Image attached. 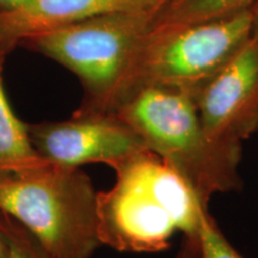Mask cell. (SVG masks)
I'll use <instances>...</instances> for the list:
<instances>
[{
	"mask_svg": "<svg viewBox=\"0 0 258 258\" xmlns=\"http://www.w3.org/2000/svg\"><path fill=\"white\" fill-rule=\"evenodd\" d=\"M112 169L115 185L97 195L102 245L152 253L169 249L177 232L196 237L200 213L207 206L159 156L143 150Z\"/></svg>",
	"mask_w": 258,
	"mask_h": 258,
	"instance_id": "obj_1",
	"label": "cell"
},
{
	"mask_svg": "<svg viewBox=\"0 0 258 258\" xmlns=\"http://www.w3.org/2000/svg\"><path fill=\"white\" fill-rule=\"evenodd\" d=\"M114 112L182 177L199 201L207 206L214 194L239 191L241 150L217 143L206 133L195 98L163 85L139 88Z\"/></svg>",
	"mask_w": 258,
	"mask_h": 258,
	"instance_id": "obj_2",
	"label": "cell"
},
{
	"mask_svg": "<svg viewBox=\"0 0 258 258\" xmlns=\"http://www.w3.org/2000/svg\"><path fill=\"white\" fill-rule=\"evenodd\" d=\"M97 195L79 167L43 159L0 171V211L21 222L54 258H90L102 246Z\"/></svg>",
	"mask_w": 258,
	"mask_h": 258,
	"instance_id": "obj_3",
	"label": "cell"
},
{
	"mask_svg": "<svg viewBox=\"0 0 258 258\" xmlns=\"http://www.w3.org/2000/svg\"><path fill=\"white\" fill-rule=\"evenodd\" d=\"M163 3L96 16L34 35L21 44L78 77L84 99L77 112H110Z\"/></svg>",
	"mask_w": 258,
	"mask_h": 258,
	"instance_id": "obj_4",
	"label": "cell"
},
{
	"mask_svg": "<svg viewBox=\"0 0 258 258\" xmlns=\"http://www.w3.org/2000/svg\"><path fill=\"white\" fill-rule=\"evenodd\" d=\"M253 6L239 14L189 24H153L137 51L110 112L139 88L163 85L195 98L252 35Z\"/></svg>",
	"mask_w": 258,
	"mask_h": 258,
	"instance_id": "obj_5",
	"label": "cell"
},
{
	"mask_svg": "<svg viewBox=\"0 0 258 258\" xmlns=\"http://www.w3.org/2000/svg\"><path fill=\"white\" fill-rule=\"evenodd\" d=\"M38 156L63 166L104 163L114 167L147 150L139 135L114 112H74L71 120L27 124Z\"/></svg>",
	"mask_w": 258,
	"mask_h": 258,
	"instance_id": "obj_6",
	"label": "cell"
},
{
	"mask_svg": "<svg viewBox=\"0 0 258 258\" xmlns=\"http://www.w3.org/2000/svg\"><path fill=\"white\" fill-rule=\"evenodd\" d=\"M195 102L209 138L241 150L258 129V41L253 35L205 84Z\"/></svg>",
	"mask_w": 258,
	"mask_h": 258,
	"instance_id": "obj_7",
	"label": "cell"
},
{
	"mask_svg": "<svg viewBox=\"0 0 258 258\" xmlns=\"http://www.w3.org/2000/svg\"><path fill=\"white\" fill-rule=\"evenodd\" d=\"M165 0H31L14 11L0 12V54L28 37L96 16L160 4Z\"/></svg>",
	"mask_w": 258,
	"mask_h": 258,
	"instance_id": "obj_8",
	"label": "cell"
},
{
	"mask_svg": "<svg viewBox=\"0 0 258 258\" xmlns=\"http://www.w3.org/2000/svg\"><path fill=\"white\" fill-rule=\"evenodd\" d=\"M5 56L0 54V171L22 169L43 160L31 146L27 124L16 117L5 96L2 78Z\"/></svg>",
	"mask_w": 258,
	"mask_h": 258,
	"instance_id": "obj_9",
	"label": "cell"
},
{
	"mask_svg": "<svg viewBox=\"0 0 258 258\" xmlns=\"http://www.w3.org/2000/svg\"><path fill=\"white\" fill-rule=\"evenodd\" d=\"M258 0H165L156 24H189L230 17L249 10Z\"/></svg>",
	"mask_w": 258,
	"mask_h": 258,
	"instance_id": "obj_10",
	"label": "cell"
},
{
	"mask_svg": "<svg viewBox=\"0 0 258 258\" xmlns=\"http://www.w3.org/2000/svg\"><path fill=\"white\" fill-rule=\"evenodd\" d=\"M0 231L8 246V258H54L21 222L0 211Z\"/></svg>",
	"mask_w": 258,
	"mask_h": 258,
	"instance_id": "obj_11",
	"label": "cell"
},
{
	"mask_svg": "<svg viewBox=\"0 0 258 258\" xmlns=\"http://www.w3.org/2000/svg\"><path fill=\"white\" fill-rule=\"evenodd\" d=\"M196 239L199 258H244L226 239L208 207H203L200 213Z\"/></svg>",
	"mask_w": 258,
	"mask_h": 258,
	"instance_id": "obj_12",
	"label": "cell"
},
{
	"mask_svg": "<svg viewBox=\"0 0 258 258\" xmlns=\"http://www.w3.org/2000/svg\"><path fill=\"white\" fill-rule=\"evenodd\" d=\"M176 258H199V247L196 238H185Z\"/></svg>",
	"mask_w": 258,
	"mask_h": 258,
	"instance_id": "obj_13",
	"label": "cell"
},
{
	"mask_svg": "<svg viewBox=\"0 0 258 258\" xmlns=\"http://www.w3.org/2000/svg\"><path fill=\"white\" fill-rule=\"evenodd\" d=\"M31 0H0V12L14 11L27 5Z\"/></svg>",
	"mask_w": 258,
	"mask_h": 258,
	"instance_id": "obj_14",
	"label": "cell"
},
{
	"mask_svg": "<svg viewBox=\"0 0 258 258\" xmlns=\"http://www.w3.org/2000/svg\"><path fill=\"white\" fill-rule=\"evenodd\" d=\"M9 251L8 246H6V241L4 239V235H3L2 231H0V258H8Z\"/></svg>",
	"mask_w": 258,
	"mask_h": 258,
	"instance_id": "obj_15",
	"label": "cell"
},
{
	"mask_svg": "<svg viewBox=\"0 0 258 258\" xmlns=\"http://www.w3.org/2000/svg\"><path fill=\"white\" fill-rule=\"evenodd\" d=\"M253 11H254V22H253L252 35L257 38L258 41V2L253 5Z\"/></svg>",
	"mask_w": 258,
	"mask_h": 258,
	"instance_id": "obj_16",
	"label": "cell"
}]
</instances>
